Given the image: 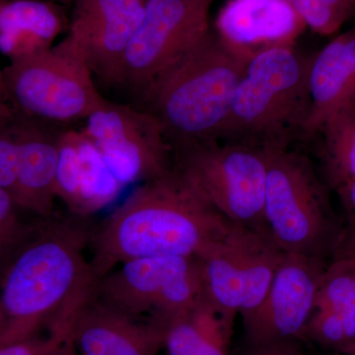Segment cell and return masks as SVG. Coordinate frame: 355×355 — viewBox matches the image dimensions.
<instances>
[{"label": "cell", "instance_id": "obj_1", "mask_svg": "<svg viewBox=\"0 0 355 355\" xmlns=\"http://www.w3.org/2000/svg\"><path fill=\"white\" fill-rule=\"evenodd\" d=\"M88 219L55 214L32 224L0 272V347L71 330L97 286L85 257Z\"/></svg>", "mask_w": 355, "mask_h": 355}, {"label": "cell", "instance_id": "obj_2", "mask_svg": "<svg viewBox=\"0 0 355 355\" xmlns=\"http://www.w3.org/2000/svg\"><path fill=\"white\" fill-rule=\"evenodd\" d=\"M233 226L172 166L93 227L89 265L98 282L135 259L198 257Z\"/></svg>", "mask_w": 355, "mask_h": 355}, {"label": "cell", "instance_id": "obj_3", "mask_svg": "<svg viewBox=\"0 0 355 355\" xmlns=\"http://www.w3.org/2000/svg\"><path fill=\"white\" fill-rule=\"evenodd\" d=\"M254 55L210 30L146 86L144 110L158 121L171 146L218 139Z\"/></svg>", "mask_w": 355, "mask_h": 355}, {"label": "cell", "instance_id": "obj_4", "mask_svg": "<svg viewBox=\"0 0 355 355\" xmlns=\"http://www.w3.org/2000/svg\"><path fill=\"white\" fill-rule=\"evenodd\" d=\"M311 58L300 55L293 44L257 51L216 140L266 151L288 148L302 140L310 112Z\"/></svg>", "mask_w": 355, "mask_h": 355}, {"label": "cell", "instance_id": "obj_5", "mask_svg": "<svg viewBox=\"0 0 355 355\" xmlns=\"http://www.w3.org/2000/svg\"><path fill=\"white\" fill-rule=\"evenodd\" d=\"M328 184L305 154L292 147L268 151L265 218L286 254L329 263L340 244L343 221Z\"/></svg>", "mask_w": 355, "mask_h": 355}, {"label": "cell", "instance_id": "obj_6", "mask_svg": "<svg viewBox=\"0 0 355 355\" xmlns=\"http://www.w3.org/2000/svg\"><path fill=\"white\" fill-rule=\"evenodd\" d=\"M173 167L233 225L270 237L265 218L268 151L220 140L172 146Z\"/></svg>", "mask_w": 355, "mask_h": 355}, {"label": "cell", "instance_id": "obj_7", "mask_svg": "<svg viewBox=\"0 0 355 355\" xmlns=\"http://www.w3.org/2000/svg\"><path fill=\"white\" fill-rule=\"evenodd\" d=\"M15 114L46 123L86 120L103 96L83 55L67 38L2 69Z\"/></svg>", "mask_w": 355, "mask_h": 355}, {"label": "cell", "instance_id": "obj_8", "mask_svg": "<svg viewBox=\"0 0 355 355\" xmlns=\"http://www.w3.org/2000/svg\"><path fill=\"white\" fill-rule=\"evenodd\" d=\"M286 254L268 236L233 226L197 257L202 298L233 324L260 305Z\"/></svg>", "mask_w": 355, "mask_h": 355}, {"label": "cell", "instance_id": "obj_9", "mask_svg": "<svg viewBox=\"0 0 355 355\" xmlns=\"http://www.w3.org/2000/svg\"><path fill=\"white\" fill-rule=\"evenodd\" d=\"M97 282L95 296L130 316L167 324L189 316L202 296L197 257H153L118 266Z\"/></svg>", "mask_w": 355, "mask_h": 355}, {"label": "cell", "instance_id": "obj_10", "mask_svg": "<svg viewBox=\"0 0 355 355\" xmlns=\"http://www.w3.org/2000/svg\"><path fill=\"white\" fill-rule=\"evenodd\" d=\"M328 263L286 254L260 305L242 316L244 355H295Z\"/></svg>", "mask_w": 355, "mask_h": 355}, {"label": "cell", "instance_id": "obj_11", "mask_svg": "<svg viewBox=\"0 0 355 355\" xmlns=\"http://www.w3.org/2000/svg\"><path fill=\"white\" fill-rule=\"evenodd\" d=\"M85 121L83 132L123 186L144 183L171 169V144L146 110L102 97Z\"/></svg>", "mask_w": 355, "mask_h": 355}, {"label": "cell", "instance_id": "obj_12", "mask_svg": "<svg viewBox=\"0 0 355 355\" xmlns=\"http://www.w3.org/2000/svg\"><path fill=\"white\" fill-rule=\"evenodd\" d=\"M212 0H146L141 22L123 58L120 84L141 93L211 30Z\"/></svg>", "mask_w": 355, "mask_h": 355}, {"label": "cell", "instance_id": "obj_13", "mask_svg": "<svg viewBox=\"0 0 355 355\" xmlns=\"http://www.w3.org/2000/svg\"><path fill=\"white\" fill-rule=\"evenodd\" d=\"M146 0H74L65 37L103 83L120 84L123 58Z\"/></svg>", "mask_w": 355, "mask_h": 355}, {"label": "cell", "instance_id": "obj_14", "mask_svg": "<svg viewBox=\"0 0 355 355\" xmlns=\"http://www.w3.org/2000/svg\"><path fill=\"white\" fill-rule=\"evenodd\" d=\"M123 188L83 130L60 133L55 193L70 214L90 218L116 202Z\"/></svg>", "mask_w": 355, "mask_h": 355}, {"label": "cell", "instance_id": "obj_15", "mask_svg": "<svg viewBox=\"0 0 355 355\" xmlns=\"http://www.w3.org/2000/svg\"><path fill=\"white\" fill-rule=\"evenodd\" d=\"M166 324L114 309L95 293L77 313L71 340L78 355H158Z\"/></svg>", "mask_w": 355, "mask_h": 355}, {"label": "cell", "instance_id": "obj_16", "mask_svg": "<svg viewBox=\"0 0 355 355\" xmlns=\"http://www.w3.org/2000/svg\"><path fill=\"white\" fill-rule=\"evenodd\" d=\"M14 130L19 150L14 200L20 209L48 219L55 216L58 137L44 121L15 114Z\"/></svg>", "mask_w": 355, "mask_h": 355}, {"label": "cell", "instance_id": "obj_17", "mask_svg": "<svg viewBox=\"0 0 355 355\" xmlns=\"http://www.w3.org/2000/svg\"><path fill=\"white\" fill-rule=\"evenodd\" d=\"M305 334L324 349L355 355V254L329 261Z\"/></svg>", "mask_w": 355, "mask_h": 355}, {"label": "cell", "instance_id": "obj_18", "mask_svg": "<svg viewBox=\"0 0 355 355\" xmlns=\"http://www.w3.org/2000/svg\"><path fill=\"white\" fill-rule=\"evenodd\" d=\"M305 26L284 0H229L217 16L216 32L233 46L256 53L293 44Z\"/></svg>", "mask_w": 355, "mask_h": 355}, {"label": "cell", "instance_id": "obj_19", "mask_svg": "<svg viewBox=\"0 0 355 355\" xmlns=\"http://www.w3.org/2000/svg\"><path fill=\"white\" fill-rule=\"evenodd\" d=\"M310 112L302 141H310L334 112L355 99V31L340 34L311 58Z\"/></svg>", "mask_w": 355, "mask_h": 355}, {"label": "cell", "instance_id": "obj_20", "mask_svg": "<svg viewBox=\"0 0 355 355\" xmlns=\"http://www.w3.org/2000/svg\"><path fill=\"white\" fill-rule=\"evenodd\" d=\"M65 21L55 4L41 0H0V53L10 62L50 50Z\"/></svg>", "mask_w": 355, "mask_h": 355}, {"label": "cell", "instance_id": "obj_21", "mask_svg": "<svg viewBox=\"0 0 355 355\" xmlns=\"http://www.w3.org/2000/svg\"><path fill=\"white\" fill-rule=\"evenodd\" d=\"M320 137L321 175L336 191L355 178V99L324 121L313 139Z\"/></svg>", "mask_w": 355, "mask_h": 355}, {"label": "cell", "instance_id": "obj_22", "mask_svg": "<svg viewBox=\"0 0 355 355\" xmlns=\"http://www.w3.org/2000/svg\"><path fill=\"white\" fill-rule=\"evenodd\" d=\"M168 355H229L227 349L207 338L188 316L166 324Z\"/></svg>", "mask_w": 355, "mask_h": 355}, {"label": "cell", "instance_id": "obj_23", "mask_svg": "<svg viewBox=\"0 0 355 355\" xmlns=\"http://www.w3.org/2000/svg\"><path fill=\"white\" fill-rule=\"evenodd\" d=\"M18 209L10 193L0 188V272L32 226L21 220Z\"/></svg>", "mask_w": 355, "mask_h": 355}, {"label": "cell", "instance_id": "obj_24", "mask_svg": "<svg viewBox=\"0 0 355 355\" xmlns=\"http://www.w3.org/2000/svg\"><path fill=\"white\" fill-rule=\"evenodd\" d=\"M13 120L14 116L0 119V188L8 191L14 200L17 184L19 150Z\"/></svg>", "mask_w": 355, "mask_h": 355}, {"label": "cell", "instance_id": "obj_25", "mask_svg": "<svg viewBox=\"0 0 355 355\" xmlns=\"http://www.w3.org/2000/svg\"><path fill=\"white\" fill-rule=\"evenodd\" d=\"M299 14L305 25L320 35L338 31L347 19L331 9L324 0H284Z\"/></svg>", "mask_w": 355, "mask_h": 355}, {"label": "cell", "instance_id": "obj_26", "mask_svg": "<svg viewBox=\"0 0 355 355\" xmlns=\"http://www.w3.org/2000/svg\"><path fill=\"white\" fill-rule=\"evenodd\" d=\"M70 342L71 330L51 331L0 347V355H64Z\"/></svg>", "mask_w": 355, "mask_h": 355}, {"label": "cell", "instance_id": "obj_27", "mask_svg": "<svg viewBox=\"0 0 355 355\" xmlns=\"http://www.w3.org/2000/svg\"><path fill=\"white\" fill-rule=\"evenodd\" d=\"M340 198L345 214L343 221V234L336 248V256L355 254V178L336 191Z\"/></svg>", "mask_w": 355, "mask_h": 355}, {"label": "cell", "instance_id": "obj_28", "mask_svg": "<svg viewBox=\"0 0 355 355\" xmlns=\"http://www.w3.org/2000/svg\"><path fill=\"white\" fill-rule=\"evenodd\" d=\"M14 114H15V112L7 97L3 74H2V70H0V119L12 118Z\"/></svg>", "mask_w": 355, "mask_h": 355}, {"label": "cell", "instance_id": "obj_29", "mask_svg": "<svg viewBox=\"0 0 355 355\" xmlns=\"http://www.w3.org/2000/svg\"><path fill=\"white\" fill-rule=\"evenodd\" d=\"M64 355H78V354H77L76 347H74L73 343H72V340L71 342H70L69 349H67V352H65Z\"/></svg>", "mask_w": 355, "mask_h": 355}, {"label": "cell", "instance_id": "obj_30", "mask_svg": "<svg viewBox=\"0 0 355 355\" xmlns=\"http://www.w3.org/2000/svg\"><path fill=\"white\" fill-rule=\"evenodd\" d=\"M58 2H60V3L64 4V6H72V3H73L74 0H58Z\"/></svg>", "mask_w": 355, "mask_h": 355}, {"label": "cell", "instance_id": "obj_31", "mask_svg": "<svg viewBox=\"0 0 355 355\" xmlns=\"http://www.w3.org/2000/svg\"><path fill=\"white\" fill-rule=\"evenodd\" d=\"M296 355H300V354H296ZM336 355H342V354H336Z\"/></svg>", "mask_w": 355, "mask_h": 355}, {"label": "cell", "instance_id": "obj_32", "mask_svg": "<svg viewBox=\"0 0 355 355\" xmlns=\"http://www.w3.org/2000/svg\"><path fill=\"white\" fill-rule=\"evenodd\" d=\"M296 355V354H295Z\"/></svg>", "mask_w": 355, "mask_h": 355}]
</instances>
